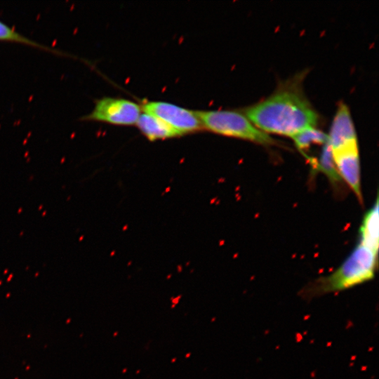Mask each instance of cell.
<instances>
[{
	"instance_id": "8",
	"label": "cell",
	"mask_w": 379,
	"mask_h": 379,
	"mask_svg": "<svg viewBox=\"0 0 379 379\" xmlns=\"http://www.w3.org/2000/svg\"><path fill=\"white\" fill-rule=\"evenodd\" d=\"M136 124L142 133L151 141L181 135L161 119L146 112L141 113Z\"/></svg>"
},
{
	"instance_id": "2",
	"label": "cell",
	"mask_w": 379,
	"mask_h": 379,
	"mask_svg": "<svg viewBox=\"0 0 379 379\" xmlns=\"http://www.w3.org/2000/svg\"><path fill=\"white\" fill-rule=\"evenodd\" d=\"M378 253L359 242L350 256L332 274L321 277L300 291L305 300L343 291L373 279Z\"/></svg>"
},
{
	"instance_id": "7",
	"label": "cell",
	"mask_w": 379,
	"mask_h": 379,
	"mask_svg": "<svg viewBox=\"0 0 379 379\" xmlns=\"http://www.w3.org/2000/svg\"><path fill=\"white\" fill-rule=\"evenodd\" d=\"M328 137L331 149L358 142L350 111L346 104L341 102L339 105Z\"/></svg>"
},
{
	"instance_id": "5",
	"label": "cell",
	"mask_w": 379,
	"mask_h": 379,
	"mask_svg": "<svg viewBox=\"0 0 379 379\" xmlns=\"http://www.w3.org/2000/svg\"><path fill=\"white\" fill-rule=\"evenodd\" d=\"M144 112L161 119L181 135L203 128L195 112L162 101H148L142 105Z\"/></svg>"
},
{
	"instance_id": "1",
	"label": "cell",
	"mask_w": 379,
	"mask_h": 379,
	"mask_svg": "<svg viewBox=\"0 0 379 379\" xmlns=\"http://www.w3.org/2000/svg\"><path fill=\"white\" fill-rule=\"evenodd\" d=\"M302 74L279 84L269 96L244 109L251 122L266 133L293 137L316 128L319 114L302 88Z\"/></svg>"
},
{
	"instance_id": "10",
	"label": "cell",
	"mask_w": 379,
	"mask_h": 379,
	"mask_svg": "<svg viewBox=\"0 0 379 379\" xmlns=\"http://www.w3.org/2000/svg\"><path fill=\"white\" fill-rule=\"evenodd\" d=\"M0 41L20 44L44 51L70 58L71 55L54 48L44 45L22 34L13 27L0 20Z\"/></svg>"
},
{
	"instance_id": "6",
	"label": "cell",
	"mask_w": 379,
	"mask_h": 379,
	"mask_svg": "<svg viewBox=\"0 0 379 379\" xmlns=\"http://www.w3.org/2000/svg\"><path fill=\"white\" fill-rule=\"evenodd\" d=\"M336 170L351 187L357 197L361 199L360 182V161L358 142L331 149Z\"/></svg>"
},
{
	"instance_id": "4",
	"label": "cell",
	"mask_w": 379,
	"mask_h": 379,
	"mask_svg": "<svg viewBox=\"0 0 379 379\" xmlns=\"http://www.w3.org/2000/svg\"><path fill=\"white\" fill-rule=\"evenodd\" d=\"M140 114V106L131 100L103 97L95 100L93 110L81 119L113 125L130 126L136 124Z\"/></svg>"
},
{
	"instance_id": "3",
	"label": "cell",
	"mask_w": 379,
	"mask_h": 379,
	"mask_svg": "<svg viewBox=\"0 0 379 379\" xmlns=\"http://www.w3.org/2000/svg\"><path fill=\"white\" fill-rule=\"evenodd\" d=\"M195 112L203 128L212 133L263 145L276 143L275 140L258 129L244 113L239 111L200 110Z\"/></svg>"
},
{
	"instance_id": "9",
	"label": "cell",
	"mask_w": 379,
	"mask_h": 379,
	"mask_svg": "<svg viewBox=\"0 0 379 379\" xmlns=\"http://www.w3.org/2000/svg\"><path fill=\"white\" fill-rule=\"evenodd\" d=\"M378 197L373 206L366 213L360 227V243L378 252L379 222Z\"/></svg>"
},
{
	"instance_id": "12",
	"label": "cell",
	"mask_w": 379,
	"mask_h": 379,
	"mask_svg": "<svg viewBox=\"0 0 379 379\" xmlns=\"http://www.w3.org/2000/svg\"><path fill=\"white\" fill-rule=\"evenodd\" d=\"M314 166L333 182L338 181L340 179L333 161L328 142L323 145L319 159L316 162Z\"/></svg>"
},
{
	"instance_id": "11",
	"label": "cell",
	"mask_w": 379,
	"mask_h": 379,
	"mask_svg": "<svg viewBox=\"0 0 379 379\" xmlns=\"http://www.w3.org/2000/svg\"><path fill=\"white\" fill-rule=\"evenodd\" d=\"M291 138L302 152L312 145H324L328 142V134L317 128L305 129Z\"/></svg>"
}]
</instances>
